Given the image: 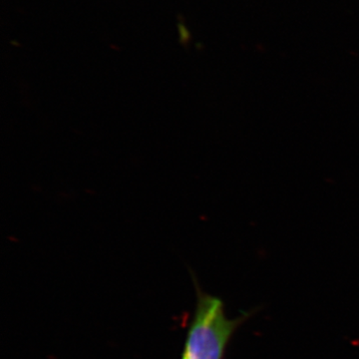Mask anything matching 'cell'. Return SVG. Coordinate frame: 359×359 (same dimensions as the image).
<instances>
[{"instance_id":"obj_1","label":"cell","mask_w":359,"mask_h":359,"mask_svg":"<svg viewBox=\"0 0 359 359\" xmlns=\"http://www.w3.org/2000/svg\"><path fill=\"white\" fill-rule=\"evenodd\" d=\"M197 304L181 359H224L226 346L245 318H230L219 297L196 283Z\"/></svg>"}]
</instances>
